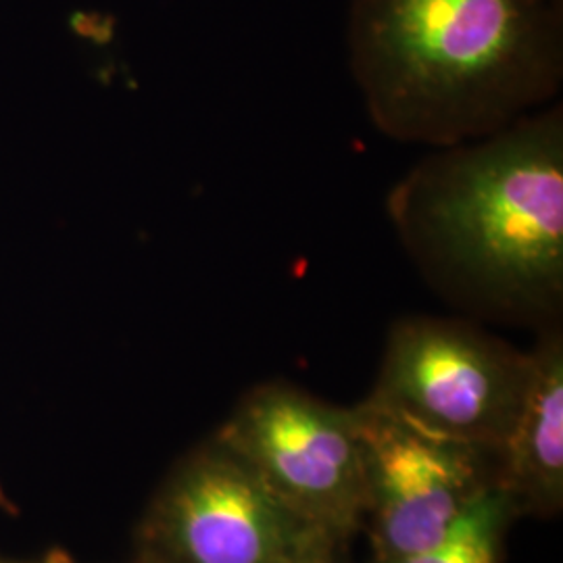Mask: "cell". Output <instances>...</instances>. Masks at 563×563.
I'll return each mask as SVG.
<instances>
[{
	"label": "cell",
	"instance_id": "6da1fadb",
	"mask_svg": "<svg viewBox=\"0 0 563 563\" xmlns=\"http://www.w3.org/2000/svg\"><path fill=\"white\" fill-rule=\"evenodd\" d=\"M402 251L470 313L555 325L563 305V104L430 153L386 195Z\"/></svg>",
	"mask_w": 563,
	"mask_h": 563
},
{
	"label": "cell",
	"instance_id": "7a4b0ae2",
	"mask_svg": "<svg viewBox=\"0 0 563 563\" xmlns=\"http://www.w3.org/2000/svg\"><path fill=\"white\" fill-rule=\"evenodd\" d=\"M346 46L372 125L441 148L560 101L563 0H349Z\"/></svg>",
	"mask_w": 563,
	"mask_h": 563
},
{
	"label": "cell",
	"instance_id": "3957f363",
	"mask_svg": "<svg viewBox=\"0 0 563 563\" xmlns=\"http://www.w3.org/2000/svg\"><path fill=\"white\" fill-rule=\"evenodd\" d=\"M528 378V351L455 318L393 323L378 380L363 402L449 443L497 451Z\"/></svg>",
	"mask_w": 563,
	"mask_h": 563
},
{
	"label": "cell",
	"instance_id": "277c9868",
	"mask_svg": "<svg viewBox=\"0 0 563 563\" xmlns=\"http://www.w3.org/2000/svg\"><path fill=\"white\" fill-rule=\"evenodd\" d=\"M216 441L292 511L339 541L363 522L365 474L353 407L330 405L295 384H260L234 407Z\"/></svg>",
	"mask_w": 563,
	"mask_h": 563
},
{
	"label": "cell",
	"instance_id": "5b68a950",
	"mask_svg": "<svg viewBox=\"0 0 563 563\" xmlns=\"http://www.w3.org/2000/svg\"><path fill=\"white\" fill-rule=\"evenodd\" d=\"M353 409L376 563L439 543L495 484L484 478L483 451L430 437L367 402Z\"/></svg>",
	"mask_w": 563,
	"mask_h": 563
},
{
	"label": "cell",
	"instance_id": "8992f818",
	"mask_svg": "<svg viewBox=\"0 0 563 563\" xmlns=\"http://www.w3.org/2000/svg\"><path fill=\"white\" fill-rule=\"evenodd\" d=\"M316 532L325 530L292 511L218 441L181 467L151 522L167 563H274Z\"/></svg>",
	"mask_w": 563,
	"mask_h": 563
},
{
	"label": "cell",
	"instance_id": "52a82bcc",
	"mask_svg": "<svg viewBox=\"0 0 563 563\" xmlns=\"http://www.w3.org/2000/svg\"><path fill=\"white\" fill-rule=\"evenodd\" d=\"M495 481L518 514H560L563 504V336L547 325L528 351L522 401L499 449Z\"/></svg>",
	"mask_w": 563,
	"mask_h": 563
},
{
	"label": "cell",
	"instance_id": "ba28073f",
	"mask_svg": "<svg viewBox=\"0 0 563 563\" xmlns=\"http://www.w3.org/2000/svg\"><path fill=\"white\" fill-rule=\"evenodd\" d=\"M514 516L516 505L493 484L439 543L384 563H501L505 532Z\"/></svg>",
	"mask_w": 563,
	"mask_h": 563
},
{
	"label": "cell",
	"instance_id": "9c48e42d",
	"mask_svg": "<svg viewBox=\"0 0 563 563\" xmlns=\"http://www.w3.org/2000/svg\"><path fill=\"white\" fill-rule=\"evenodd\" d=\"M339 539L328 532H316L274 563H336Z\"/></svg>",
	"mask_w": 563,
	"mask_h": 563
},
{
	"label": "cell",
	"instance_id": "30bf717a",
	"mask_svg": "<svg viewBox=\"0 0 563 563\" xmlns=\"http://www.w3.org/2000/svg\"><path fill=\"white\" fill-rule=\"evenodd\" d=\"M9 501H7V497H4V490H2V486H0V507H7Z\"/></svg>",
	"mask_w": 563,
	"mask_h": 563
},
{
	"label": "cell",
	"instance_id": "8fae6325",
	"mask_svg": "<svg viewBox=\"0 0 563 563\" xmlns=\"http://www.w3.org/2000/svg\"><path fill=\"white\" fill-rule=\"evenodd\" d=\"M55 563H67V562H55Z\"/></svg>",
	"mask_w": 563,
	"mask_h": 563
}]
</instances>
